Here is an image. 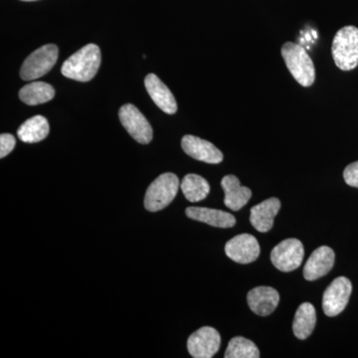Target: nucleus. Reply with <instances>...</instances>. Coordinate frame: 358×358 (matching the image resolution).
I'll return each mask as SVG.
<instances>
[{
    "instance_id": "f8f14e48",
    "label": "nucleus",
    "mask_w": 358,
    "mask_h": 358,
    "mask_svg": "<svg viewBox=\"0 0 358 358\" xmlns=\"http://www.w3.org/2000/svg\"><path fill=\"white\" fill-rule=\"evenodd\" d=\"M334 258V250L329 247L322 246L315 249L303 268V277L307 281H315L324 277L333 268Z\"/></svg>"
},
{
    "instance_id": "412c9836",
    "label": "nucleus",
    "mask_w": 358,
    "mask_h": 358,
    "mask_svg": "<svg viewBox=\"0 0 358 358\" xmlns=\"http://www.w3.org/2000/svg\"><path fill=\"white\" fill-rule=\"evenodd\" d=\"M181 192L190 202H199L206 199L210 192V185L199 174H187L180 183Z\"/></svg>"
},
{
    "instance_id": "4468645a",
    "label": "nucleus",
    "mask_w": 358,
    "mask_h": 358,
    "mask_svg": "<svg viewBox=\"0 0 358 358\" xmlns=\"http://www.w3.org/2000/svg\"><path fill=\"white\" fill-rule=\"evenodd\" d=\"M247 301L252 312L261 317H267L279 305L280 294L271 287H257L247 294Z\"/></svg>"
},
{
    "instance_id": "b1692460",
    "label": "nucleus",
    "mask_w": 358,
    "mask_h": 358,
    "mask_svg": "<svg viewBox=\"0 0 358 358\" xmlns=\"http://www.w3.org/2000/svg\"><path fill=\"white\" fill-rule=\"evenodd\" d=\"M343 178L346 185L358 188V162H352L345 167Z\"/></svg>"
},
{
    "instance_id": "f03ea898",
    "label": "nucleus",
    "mask_w": 358,
    "mask_h": 358,
    "mask_svg": "<svg viewBox=\"0 0 358 358\" xmlns=\"http://www.w3.org/2000/svg\"><path fill=\"white\" fill-rule=\"evenodd\" d=\"M281 52L294 80L303 87L312 86L315 80V68L305 48L300 44L287 42L282 45Z\"/></svg>"
},
{
    "instance_id": "5701e85b",
    "label": "nucleus",
    "mask_w": 358,
    "mask_h": 358,
    "mask_svg": "<svg viewBox=\"0 0 358 358\" xmlns=\"http://www.w3.org/2000/svg\"><path fill=\"white\" fill-rule=\"evenodd\" d=\"M15 138L10 134H2L0 136V157L3 159L13 152L15 147Z\"/></svg>"
},
{
    "instance_id": "4be33fe9",
    "label": "nucleus",
    "mask_w": 358,
    "mask_h": 358,
    "mask_svg": "<svg viewBox=\"0 0 358 358\" xmlns=\"http://www.w3.org/2000/svg\"><path fill=\"white\" fill-rule=\"evenodd\" d=\"M224 357L258 358L260 357V352L253 341L242 338V336H236L229 341Z\"/></svg>"
},
{
    "instance_id": "1a4fd4ad",
    "label": "nucleus",
    "mask_w": 358,
    "mask_h": 358,
    "mask_svg": "<svg viewBox=\"0 0 358 358\" xmlns=\"http://www.w3.org/2000/svg\"><path fill=\"white\" fill-rule=\"evenodd\" d=\"M221 336L215 329L203 327L193 333L187 341V350L194 358H211L218 352Z\"/></svg>"
},
{
    "instance_id": "6e6552de",
    "label": "nucleus",
    "mask_w": 358,
    "mask_h": 358,
    "mask_svg": "<svg viewBox=\"0 0 358 358\" xmlns=\"http://www.w3.org/2000/svg\"><path fill=\"white\" fill-rule=\"evenodd\" d=\"M352 292V282L348 278L338 277L334 280L322 296V308L327 317H336L343 312Z\"/></svg>"
},
{
    "instance_id": "0eeeda50",
    "label": "nucleus",
    "mask_w": 358,
    "mask_h": 358,
    "mask_svg": "<svg viewBox=\"0 0 358 358\" xmlns=\"http://www.w3.org/2000/svg\"><path fill=\"white\" fill-rule=\"evenodd\" d=\"M119 117L122 127L127 129L134 140L141 145H148L152 141L154 136L152 126L138 108L131 103L122 106L120 109Z\"/></svg>"
},
{
    "instance_id": "f257e3e1",
    "label": "nucleus",
    "mask_w": 358,
    "mask_h": 358,
    "mask_svg": "<svg viewBox=\"0 0 358 358\" xmlns=\"http://www.w3.org/2000/svg\"><path fill=\"white\" fill-rule=\"evenodd\" d=\"M101 65V50L95 44H88L65 61L63 76L79 82H89L96 76Z\"/></svg>"
},
{
    "instance_id": "39448f33",
    "label": "nucleus",
    "mask_w": 358,
    "mask_h": 358,
    "mask_svg": "<svg viewBox=\"0 0 358 358\" xmlns=\"http://www.w3.org/2000/svg\"><path fill=\"white\" fill-rule=\"evenodd\" d=\"M58 47L44 45L30 54L20 69V76L25 81H33L43 77L54 67L58 60Z\"/></svg>"
},
{
    "instance_id": "393cba45",
    "label": "nucleus",
    "mask_w": 358,
    "mask_h": 358,
    "mask_svg": "<svg viewBox=\"0 0 358 358\" xmlns=\"http://www.w3.org/2000/svg\"><path fill=\"white\" fill-rule=\"evenodd\" d=\"M21 1H36V0H21Z\"/></svg>"
},
{
    "instance_id": "6ab92c4d",
    "label": "nucleus",
    "mask_w": 358,
    "mask_h": 358,
    "mask_svg": "<svg viewBox=\"0 0 358 358\" xmlns=\"http://www.w3.org/2000/svg\"><path fill=\"white\" fill-rule=\"evenodd\" d=\"M317 324V313L312 303H303L296 310L293 322L294 336L300 339L308 338Z\"/></svg>"
},
{
    "instance_id": "9d476101",
    "label": "nucleus",
    "mask_w": 358,
    "mask_h": 358,
    "mask_svg": "<svg viewBox=\"0 0 358 358\" xmlns=\"http://www.w3.org/2000/svg\"><path fill=\"white\" fill-rule=\"evenodd\" d=\"M260 245L253 235L240 234L229 240L225 245L228 258L239 264H250L260 256Z\"/></svg>"
},
{
    "instance_id": "a211bd4d",
    "label": "nucleus",
    "mask_w": 358,
    "mask_h": 358,
    "mask_svg": "<svg viewBox=\"0 0 358 358\" xmlns=\"http://www.w3.org/2000/svg\"><path fill=\"white\" fill-rule=\"evenodd\" d=\"M50 131L48 121L43 115H35L21 124L17 136L21 141L35 143L45 140Z\"/></svg>"
},
{
    "instance_id": "f3484780",
    "label": "nucleus",
    "mask_w": 358,
    "mask_h": 358,
    "mask_svg": "<svg viewBox=\"0 0 358 358\" xmlns=\"http://www.w3.org/2000/svg\"><path fill=\"white\" fill-rule=\"evenodd\" d=\"M186 215L193 220L208 224L217 228H231L236 224V218L231 213L206 207H188Z\"/></svg>"
},
{
    "instance_id": "dca6fc26",
    "label": "nucleus",
    "mask_w": 358,
    "mask_h": 358,
    "mask_svg": "<svg viewBox=\"0 0 358 358\" xmlns=\"http://www.w3.org/2000/svg\"><path fill=\"white\" fill-rule=\"evenodd\" d=\"M225 197L224 203L232 211H239L248 203L252 197V192L246 186H242L239 179L235 176H224L221 180Z\"/></svg>"
},
{
    "instance_id": "aec40b11",
    "label": "nucleus",
    "mask_w": 358,
    "mask_h": 358,
    "mask_svg": "<svg viewBox=\"0 0 358 358\" xmlns=\"http://www.w3.org/2000/svg\"><path fill=\"white\" fill-rule=\"evenodd\" d=\"M55 96V90L45 82H32L23 87L20 92V98L28 106H37L49 102Z\"/></svg>"
},
{
    "instance_id": "423d86ee",
    "label": "nucleus",
    "mask_w": 358,
    "mask_h": 358,
    "mask_svg": "<svg viewBox=\"0 0 358 358\" xmlns=\"http://www.w3.org/2000/svg\"><path fill=\"white\" fill-rule=\"evenodd\" d=\"M305 256L300 240L289 238L277 245L271 252V261L278 270L288 273L300 267Z\"/></svg>"
},
{
    "instance_id": "7ed1b4c3",
    "label": "nucleus",
    "mask_w": 358,
    "mask_h": 358,
    "mask_svg": "<svg viewBox=\"0 0 358 358\" xmlns=\"http://www.w3.org/2000/svg\"><path fill=\"white\" fill-rule=\"evenodd\" d=\"M331 53L339 69L350 71L358 65V28L348 25L334 36Z\"/></svg>"
},
{
    "instance_id": "2eb2a0df",
    "label": "nucleus",
    "mask_w": 358,
    "mask_h": 358,
    "mask_svg": "<svg viewBox=\"0 0 358 358\" xmlns=\"http://www.w3.org/2000/svg\"><path fill=\"white\" fill-rule=\"evenodd\" d=\"M281 208V201L275 197L265 200L252 207L250 222L257 231L268 232L274 225V219Z\"/></svg>"
},
{
    "instance_id": "ddd939ff",
    "label": "nucleus",
    "mask_w": 358,
    "mask_h": 358,
    "mask_svg": "<svg viewBox=\"0 0 358 358\" xmlns=\"http://www.w3.org/2000/svg\"><path fill=\"white\" fill-rule=\"evenodd\" d=\"M145 89L155 105L166 114L173 115L178 110V103L166 85L155 74H148L145 80Z\"/></svg>"
},
{
    "instance_id": "9b49d317",
    "label": "nucleus",
    "mask_w": 358,
    "mask_h": 358,
    "mask_svg": "<svg viewBox=\"0 0 358 358\" xmlns=\"http://www.w3.org/2000/svg\"><path fill=\"white\" fill-rule=\"evenodd\" d=\"M181 147L186 155L199 162L217 164L223 160L222 152L213 143L202 140L199 136L190 134L183 136Z\"/></svg>"
},
{
    "instance_id": "20e7f679",
    "label": "nucleus",
    "mask_w": 358,
    "mask_h": 358,
    "mask_svg": "<svg viewBox=\"0 0 358 358\" xmlns=\"http://www.w3.org/2000/svg\"><path fill=\"white\" fill-rule=\"evenodd\" d=\"M178 189L179 179L176 174H162L148 188L145 197V209L150 212L162 210L176 199Z\"/></svg>"
}]
</instances>
